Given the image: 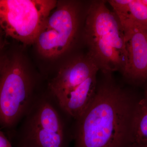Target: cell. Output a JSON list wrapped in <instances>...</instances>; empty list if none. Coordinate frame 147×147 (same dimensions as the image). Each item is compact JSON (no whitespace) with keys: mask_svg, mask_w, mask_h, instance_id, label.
<instances>
[{"mask_svg":"<svg viewBox=\"0 0 147 147\" xmlns=\"http://www.w3.org/2000/svg\"><path fill=\"white\" fill-rule=\"evenodd\" d=\"M2 30L0 28V49L2 47L3 44Z\"/></svg>","mask_w":147,"mask_h":147,"instance_id":"12","label":"cell"},{"mask_svg":"<svg viewBox=\"0 0 147 147\" xmlns=\"http://www.w3.org/2000/svg\"><path fill=\"white\" fill-rule=\"evenodd\" d=\"M137 101L114 84L97 86L89 105L74 121V147H129Z\"/></svg>","mask_w":147,"mask_h":147,"instance_id":"1","label":"cell"},{"mask_svg":"<svg viewBox=\"0 0 147 147\" xmlns=\"http://www.w3.org/2000/svg\"><path fill=\"white\" fill-rule=\"evenodd\" d=\"M129 147H147V99L138 100L134 108Z\"/></svg>","mask_w":147,"mask_h":147,"instance_id":"9","label":"cell"},{"mask_svg":"<svg viewBox=\"0 0 147 147\" xmlns=\"http://www.w3.org/2000/svg\"><path fill=\"white\" fill-rule=\"evenodd\" d=\"M33 76L19 58L0 73V128L15 129L42 92L35 91Z\"/></svg>","mask_w":147,"mask_h":147,"instance_id":"4","label":"cell"},{"mask_svg":"<svg viewBox=\"0 0 147 147\" xmlns=\"http://www.w3.org/2000/svg\"><path fill=\"white\" fill-rule=\"evenodd\" d=\"M88 57L76 59L60 69L47 89L62 109L80 102L97 85L99 70Z\"/></svg>","mask_w":147,"mask_h":147,"instance_id":"6","label":"cell"},{"mask_svg":"<svg viewBox=\"0 0 147 147\" xmlns=\"http://www.w3.org/2000/svg\"><path fill=\"white\" fill-rule=\"evenodd\" d=\"M89 57L105 74L123 72L127 53L122 27L115 13L103 1L92 3L88 10L84 31Z\"/></svg>","mask_w":147,"mask_h":147,"instance_id":"2","label":"cell"},{"mask_svg":"<svg viewBox=\"0 0 147 147\" xmlns=\"http://www.w3.org/2000/svg\"><path fill=\"white\" fill-rule=\"evenodd\" d=\"M79 10L72 1L58 2L45 20L35 43L40 54L47 58L65 53L73 42L79 25Z\"/></svg>","mask_w":147,"mask_h":147,"instance_id":"7","label":"cell"},{"mask_svg":"<svg viewBox=\"0 0 147 147\" xmlns=\"http://www.w3.org/2000/svg\"><path fill=\"white\" fill-rule=\"evenodd\" d=\"M0 147H13L9 139L0 129Z\"/></svg>","mask_w":147,"mask_h":147,"instance_id":"11","label":"cell"},{"mask_svg":"<svg viewBox=\"0 0 147 147\" xmlns=\"http://www.w3.org/2000/svg\"><path fill=\"white\" fill-rule=\"evenodd\" d=\"M145 98L147 99V88L146 89V92H145Z\"/></svg>","mask_w":147,"mask_h":147,"instance_id":"13","label":"cell"},{"mask_svg":"<svg viewBox=\"0 0 147 147\" xmlns=\"http://www.w3.org/2000/svg\"><path fill=\"white\" fill-rule=\"evenodd\" d=\"M116 15L123 30L127 53V64L122 73L131 82H144L147 68V27L128 16Z\"/></svg>","mask_w":147,"mask_h":147,"instance_id":"8","label":"cell"},{"mask_svg":"<svg viewBox=\"0 0 147 147\" xmlns=\"http://www.w3.org/2000/svg\"><path fill=\"white\" fill-rule=\"evenodd\" d=\"M57 3L54 0H0V28L24 44H34Z\"/></svg>","mask_w":147,"mask_h":147,"instance_id":"5","label":"cell"},{"mask_svg":"<svg viewBox=\"0 0 147 147\" xmlns=\"http://www.w3.org/2000/svg\"><path fill=\"white\" fill-rule=\"evenodd\" d=\"M108 2L116 14L128 16L147 27V0H111Z\"/></svg>","mask_w":147,"mask_h":147,"instance_id":"10","label":"cell"},{"mask_svg":"<svg viewBox=\"0 0 147 147\" xmlns=\"http://www.w3.org/2000/svg\"><path fill=\"white\" fill-rule=\"evenodd\" d=\"M146 81H147V68L146 74Z\"/></svg>","mask_w":147,"mask_h":147,"instance_id":"14","label":"cell"},{"mask_svg":"<svg viewBox=\"0 0 147 147\" xmlns=\"http://www.w3.org/2000/svg\"><path fill=\"white\" fill-rule=\"evenodd\" d=\"M70 119L47 89L18 124L13 135V146L68 147L73 140V124H68Z\"/></svg>","mask_w":147,"mask_h":147,"instance_id":"3","label":"cell"}]
</instances>
